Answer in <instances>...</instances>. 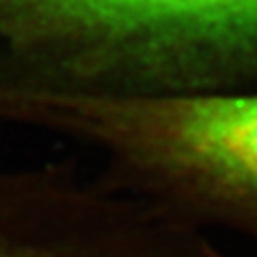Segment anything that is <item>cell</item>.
<instances>
[{"label": "cell", "mask_w": 257, "mask_h": 257, "mask_svg": "<svg viewBox=\"0 0 257 257\" xmlns=\"http://www.w3.org/2000/svg\"><path fill=\"white\" fill-rule=\"evenodd\" d=\"M3 119L95 148L105 182L192 227L257 239V93L31 95Z\"/></svg>", "instance_id": "cell-1"}, {"label": "cell", "mask_w": 257, "mask_h": 257, "mask_svg": "<svg viewBox=\"0 0 257 257\" xmlns=\"http://www.w3.org/2000/svg\"><path fill=\"white\" fill-rule=\"evenodd\" d=\"M0 35L57 59L49 95L188 93L257 67V0H0Z\"/></svg>", "instance_id": "cell-2"}, {"label": "cell", "mask_w": 257, "mask_h": 257, "mask_svg": "<svg viewBox=\"0 0 257 257\" xmlns=\"http://www.w3.org/2000/svg\"><path fill=\"white\" fill-rule=\"evenodd\" d=\"M0 257H225L201 229L103 176L0 168Z\"/></svg>", "instance_id": "cell-3"}]
</instances>
